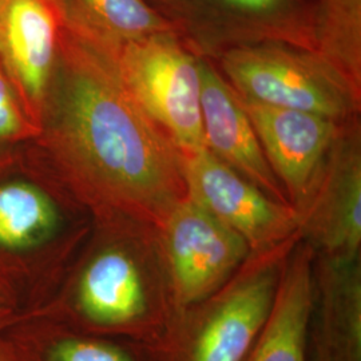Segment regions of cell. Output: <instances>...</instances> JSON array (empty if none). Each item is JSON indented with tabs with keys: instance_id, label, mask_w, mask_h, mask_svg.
Here are the masks:
<instances>
[{
	"instance_id": "14",
	"label": "cell",
	"mask_w": 361,
	"mask_h": 361,
	"mask_svg": "<svg viewBox=\"0 0 361 361\" xmlns=\"http://www.w3.org/2000/svg\"><path fill=\"white\" fill-rule=\"evenodd\" d=\"M314 361H361L360 257H314Z\"/></svg>"
},
{
	"instance_id": "4",
	"label": "cell",
	"mask_w": 361,
	"mask_h": 361,
	"mask_svg": "<svg viewBox=\"0 0 361 361\" xmlns=\"http://www.w3.org/2000/svg\"><path fill=\"white\" fill-rule=\"evenodd\" d=\"M235 92L249 101L348 122L361 116V92L314 50L258 43L214 61Z\"/></svg>"
},
{
	"instance_id": "1",
	"label": "cell",
	"mask_w": 361,
	"mask_h": 361,
	"mask_svg": "<svg viewBox=\"0 0 361 361\" xmlns=\"http://www.w3.org/2000/svg\"><path fill=\"white\" fill-rule=\"evenodd\" d=\"M35 143L92 221L158 228L186 198L180 149L137 104L110 56L63 27Z\"/></svg>"
},
{
	"instance_id": "13",
	"label": "cell",
	"mask_w": 361,
	"mask_h": 361,
	"mask_svg": "<svg viewBox=\"0 0 361 361\" xmlns=\"http://www.w3.org/2000/svg\"><path fill=\"white\" fill-rule=\"evenodd\" d=\"M200 80L202 129L207 150L253 182L264 193L290 205L237 92L213 61L200 58Z\"/></svg>"
},
{
	"instance_id": "8",
	"label": "cell",
	"mask_w": 361,
	"mask_h": 361,
	"mask_svg": "<svg viewBox=\"0 0 361 361\" xmlns=\"http://www.w3.org/2000/svg\"><path fill=\"white\" fill-rule=\"evenodd\" d=\"M171 295L190 310L226 284L250 255L245 240L190 198L157 228Z\"/></svg>"
},
{
	"instance_id": "15",
	"label": "cell",
	"mask_w": 361,
	"mask_h": 361,
	"mask_svg": "<svg viewBox=\"0 0 361 361\" xmlns=\"http://www.w3.org/2000/svg\"><path fill=\"white\" fill-rule=\"evenodd\" d=\"M314 257L300 237L285 259L271 313L244 361H310Z\"/></svg>"
},
{
	"instance_id": "18",
	"label": "cell",
	"mask_w": 361,
	"mask_h": 361,
	"mask_svg": "<svg viewBox=\"0 0 361 361\" xmlns=\"http://www.w3.org/2000/svg\"><path fill=\"white\" fill-rule=\"evenodd\" d=\"M37 125L27 114L8 78L0 70V150L35 141Z\"/></svg>"
},
{
	"instance_id": "12",
	"label": "cell",
	"mask_w": 361,
	"mask_h": 361,
	"mask_svg": "<svg viewBox=\"0 0 361 361\" xmlns=\"http://www.w3.org/2000/svg\"><path fill=\"white\" fill-rule=\"evenodd\" d=\"M238 98L253 123L274 176L295 209L304 200L312 180L347 122L257 104L240 95Z\"/></svg>"
},
{
	"instance_id": "5",
	"label": "cell",
	"mask_w": 361,
	"mask_h": 361,
	"mask_svg": "<svg viewBox=\"0 0 361 361\" xmlns=\"http://www.w3.org/2000/svg\"><path fill=\"white\" fill-rule=\"evenodd\" d=\"M198 58L258 43L314 50L317 0H149Z\"/></svg>"
},
{
	"instance_id": "11",
	"label": "cell",
	"mask_w": 361,
	"mask_h": 361,
	"mask_svg": "<svg viewBox=\"0 0 361 361\" xmlns=\"http://www.w3.org/2000/svg\"><path fill=\"white\" fill-rule=\"evenodd\" d=\"M54 0H0V70L39 129L61 51Z\"/></svg>"
},
{
	"instance_id": "7",
	"label": "cell",
	"mask_w": 361,
	"mask_h": 361,
	"mask_svg": "<svg viewBox=\"0 0 361 361\" xmlns=\"http://www.w3.org/2000/svg\"><path fill=\"white\" fill-rule=\"evenodd\" d=\"M300 233L244 264L201 307L188 332L180 361H244L267 322L285 259Z\"/></svg>"
},
{
	"instance_id": "6",
	"label": "cell",
	"mask_w": 361,
	"mask_h": 361,
	"mask_svg": "<svg viewBox=\"0 0 361 361\" xmlns=\"http://www.w3.org/2000/svg\"><path fill=\"white\" fill-rule=\"evenodd\" d=\"M107 56L137 104L180 153L207 147L200 58L174 31L130 42Z\"/></svg>"
},
{
	"instance_id": "19",
	"label": "cell",
	"mask_w": 361,
	"mask_h": 361,
	"mask_svg": "<svg viewBox=\"0 0 361 361\" xmlns=\"http://www.w3.org/2000/svg\"><path fill=\"white\" fill-rule=\"evenodd\" d=\"M22 319L23 316L0 297V335Z\"/></svg>"
},
{
	"instance_id": "9",
	"label": "cell",
	"mask_w": 361,
	"mask_h": 361,
	"mask_svg": "<svg viewBox=\"0 0 361 361\" xmlns=\"http://www.w3.org/2000/svg\"><path fill=\"white\" fill-rule=\"evenodd\" d=\"M295 210L298 233L316 256L360 257V116L344 123Z\"/></svg>"
},
{
	"instance_id": "10",
	"label": "cell",
	"mask_w": 361,
	"mask_h": 361,
	"mask_svg": "<svg viewBox=\"0 0 361 361\" xmlns=\"http://www.w3.org/2000/svg\"><path fill=\"white\" fill-rule=\"evenodd\" d=\"M186 197L238 233L250 252H264L298 234L290 205L264 193L207 147L180 153Z\"/></svg>"
},
{
	"instance_id": "20",
	"label": "cell",
	"mask_w": 361,
	"mask_h": 361,
	"mask_svg": "<svg viewBox=\"0 0 361 361\" xmlns=\"http://www.w3.org/2000/svg\"><path fill=\"white\" fill-rule=\"evenodd\" d=\"M0 361H13L3 336L0 335Z\"/></svg>"
},
{
	"instance_id": "16",
	"label": "cell",
	"mask_w": 361,
	"mask_h": 361,
	"mask_svg": "<svg viewBox=\"0 0 361 361\" xmlns=\"http://www.w3.org/2000/svg\"><path fill=\"white\" fill-rule=\"evenodd\" d=\"M62 27L110 55L126 43L174 31L149 0H54Z\"/></svg>"
},
{
	"instance_id": "3",
	"label": "cell",
	"mask_w": 361,
	"mask_h": 361,
	"mask_svg": "<svg viewBox=\"0 0 361 361\" xmlns=\"http://www.w3.org/2000/svg\"><path fill=\"white\" fill-rule=\"evenodd\" d=\"M71 279L70 305L97 332H131L147 316L150 268L162 259L157 228L131 219L92 221Z\"/></svg>"
},
{
	"instance_id": "2",
	"label": "cell",
	"mask_w": 361,
	"mask_h": 361,
	"mask_svg": "<svg viewBox=\"0 0 361 361\" xmlns=\"http://www.w3.org/2000/svg\"><path fill=\"white\" fill-rule=\"evenodd\" d=\"M91 228L35 141L0 150V297L23 319L49 301Z\"/></svg>"
},
{
	"instance_id": "17",
	"label": "cell",
	"mask_w": 361,
	"mask_h": 361,
	"mask_svg": "<svg viewBox=\"0 0 361 361\" xmlns=\"http://www.w3.org/2000/svg\"><path fill=\"white\" fill-rule=\"evenodd\" d=\"M314 51L361 92V0H317Z\"/></svg>"
}]
</instances>
